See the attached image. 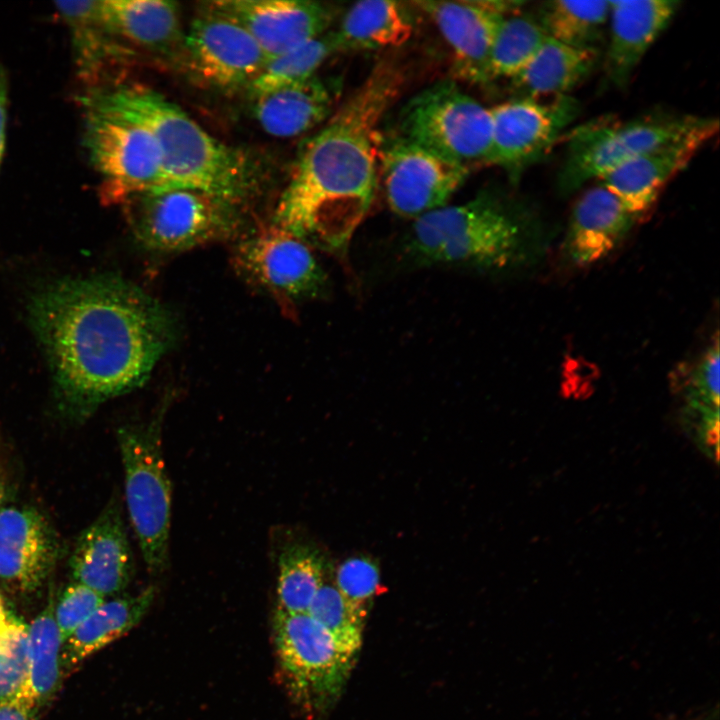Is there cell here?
<instances>
[{
  "label": "cell",
  "mask_w": 720,
  "mask_h": 720,
  "mask_svg": "<svg viewBox=\"0 0 720 720\" xmlns=\"http://www.w3.org/2000/svg\"><path fill=\"white\" fill-rule=\"evenodd\" d=\"M64 408L86 416L141 385L166 350V312L130 282L111 274L56 280L29 304Z\"/></svg>",
  "instance_id": "1"
},
{
  "label": "cell",
  "mask_w": 720,
  "mask_h": 720,
  "mask_svg": "<svg viewBox=\"0 0 720 720\" xmlns=\"http://www.w3.org/2000/svg\"><path fill=\"white\" fill-rule=\"evenodd\" d=\"M401 72L378 64L299 152L274 224L323 248H344L372 205L379 127L400 93Z\"/></svg>",
  "instance_id": "2"
},
{
  "label": "cell",
  "mask_w": 720,
  "mask_h": 720,
  "mask_svg": "<svg viewBox=\"0 0 720 720\" xmlns=\"http://www.w3.org/2000/svg\"><path fill=\"white\" fill-rule=\"evenodd\" d=\"M95 89L152 133L167 189H195L239 203L254 187L256 175L248 157L210 135L158 91L137 84Z\"/></svg>",
  "instance_id": "3"
},
{
  "label": "cell",
  "mask_w": 720,
  "mask_h": 720,
  "mask_svg": "<svg viewBox=\"0 0 720 720\" xmlns=\"http://www.w3.org/2000/svg\"><path fill=\"white\" fill-rule=\"evenodd\" d=\"M522 239L518 218L498 199L481 194L415 218L404 248L416 264L497 269L520 256Z\"/></svg>",
  "instance_id": "4"
},
{
  "label": "cell",
  "mask_w": 720,
  "mask_h": 720,
  "mask_svg": "<svg viewBox=\"0 0 720 720\" xmlns=\"http://www.w3.org/2000/svg\"><path fill=\"white\" fill-rule=\"evenodd\" d=\"M83 141L90 163L101 177L103 199L167 189L161 153L152 133L111 106L96 89L80 98Z\"/></svg>",
  "instance_id": "5"
},
{
  "label": "cell",
  "mask_w": 720,
  "mask_h": 720,
  "mask_svg": "<svg viewBox=\"0 0 720 720\" xmlns=\"http://www.w3.org/2000/svg\"><path fill=\"white\" fill-rule=\"evenodd\" d=\"M711 118L653 113L630 120L600 119L582 124L568 135L557 177L558 191L569 195L639 154L699 129Z\"/></svg>",
  "instance_id": "6"
},
{
  "label": "cell",
  "mask_w": 720,
  "mask_h": 720,
  "mask_svg": "<svg viewBox=\"0 0 720 720\" xmlns=\"http://www.w3.org/2000/svg\"><path fill=\"white\" fill-rule=\"evenodd\" d=\"M160 412L149 422L118 430L125 498L143 559L152 573L167 568L171 483L162 453Z\"/></svg>",
  "instance_id": "7"
},
{
  "label": "cell",
  "mask_w": 720,
  "mask_h": 720,
  "mask_svg": "<svg viewBox=\"0 0 720 720\" xmlns=\"http://www.w3.org/2000/svg\"><path fill=\"white\" fill-rule=\"evenodd\" d=\"M122 203L135 237L158 251H181L221 240L238 225L237 203L195 189L147 191Z\"/></svg>",
  "instance_id": "8"
},
{
  "label": "cell",
  "mask_w": 720,
  "mask_h": 720,
  "mask_svg": "<svg viewBox=\"0 0 720 720\" xmlns=\"http://www.w3.org/2000/svg\"><path fill=\"white\" fill-rule=\"evenodd\" d=\"M401 136L469 167L487 164L491 144L490 108L452 81L417 93L400 115Z\"/></svg>",
  "instance_id": "9"
},
{
  "label": "cell",
  "mask_w": 720,
  "mask_h": 720,
  "mask_svg": "<svg viewBox=\"0 0 720 720\" xmlns=\"http://www.w3.org/2000/svg\"><path fill=\"white\" fill-rule=\"evenodd\" d=\"M273 629L280 669L291 695L310 710L327 708L344 687L355 655L308 613L276 609Z\"/></svg>",
  "instance_id": "10"
},
{
  "label": "cell",
  "mask_w": 720,
  "mask_h": 720,
  "mask_svg": "<svg viewBox=\"0 0 720 720\" xmlns=\"http://www.w3.org/2000/svg\"><path fill=\"white\" fill-rule=\"evenodd\" d=\"M233 260L246 279L287 310L318 295L326 282L310 244L276 224L261 227L240 241Z\"/></svg>",
  "instance_id": "11"
},
{
  "label": "cell",
  "mask_w": 720,
  "mask_h": 720,
  "mask_svg": "<svg viewBox=\"0 0 720 720\" xmlns=\"http://www.w3.org/2000/svg\"><path fill=\"white\" fill-rule=\"evenodd\" d=\"M380 165L390 209L413 219L445 206L469 174L466 165L401 135L381 148Z\"/></svg>",
  "instance_id": "12"
},
{
  "label": "cell",
  "mask_w": 720,
  "mask_h": 720,
  "mask_svg": "<svg viewBox=\"0 0 720 720\" xmlns=\"http://www.w3.org/2000/svg\"><path fill=\"white\" fill-rule=\"evenodd\" d=\"M578 114L579 104L568 95L550 102L520 97L491 107L487 164L517 178L544 157Z\"/></svg>",
  "instance_id": "13"
},
{
  "label": "cell",
  "mask_w": 720,
  "mask_h": 720,
  "mask_svg": "<svg viewBox=\"0 0 720 720\" xmlns=\"http://www.w3.org/2000/svg\"><path fill=\"white\" fill-rule=\"evenodd\" d=\"M182 58L195 78L220 90L248 87L269 61L244 27L207 5L185 32Z\"/></svg>",
  "instance_id": "14"
},
{
  "label": "cell",
  "mask_w": 720,
  "mask_h": 720,
  "mask_svg": "<svg viewBox=\"0 0 720 720\" xmlns=\"http://www.w3.org/2000/svg\"><path fill=\"white\" fill-rule=\"evenodd\" d=\"M450 48L456 77L470 83L490 78L492 46L502 19L524 2L500 0L417 1Z\"/></svg>",
  "instance_id": "15"
},
{
  "label": "cell",
  "mask_w": 720,
  "mask_h": 720,
  "mask_svg": "<svg viewBox=\"0 0 720 720\" xmlns=\"http://www.w3.org/2000/svg\"><path fill=\"white\" fill-rule=\"evenodd\" d=\"M60 544L46 516L34 506L0 505V584L31 594L48 579Z\"/></svg>",
  "instance_id": "16"
},
{
  "label": "cell",
  "mask_w": 720,
  "mask_h": 720,
  "mask_svg": "<svg viewBox=\"0 0 720 720\" xmlns=\"http://www.w3.org/2000/svg\"><path fill=\"white\" fill-rule=\"evenodd\" d=\"M206 5L235 20L269 60L324 34L329 8L305 0H220Z\"/></svg>",
  "instance_id": "17"
},
{
  "label": "cell",
  "mask_w": 720,
  "mask_h": 720,
  "mask_svg": "<svg viewBox=\"0 0 720 720\" xmlns=\"http://www.w3.org/2000/svg\"><path fill=\"white\" fill-rule=\"evenodd\" d=\"M718 127V120L711 118L699 129L621 164L600 178V183L638 219L654 207L665 185L714 137Z\"/></svg>",
  "instance_id": "18"
},
{
  "label": "cell",
  "mask_w": 720,
  "mask_h": 720,
  "mask_svg": "<svg viewBox=\"0 0 720 720\" xmlns=\"http://www.w3.org/2000/svg\"><path fill=\"white\" fill-rule=\"evenodd\" d=\"M74 582L104 598L126 588L133 560L121 506L112 498L79 535L70 558Z\"/></svg>",
  "instance_id": "19"
},
{
  "label": "cell",
  "mask_w": 720,
  "mask_h": 720,
  "mask_svg": "<svg viewBox=\"0 0 720 720\" xmlns=\"http://www.w3.org/2000/svg\"><path fill=\"white\" fill-rule=\"evenodd\" d=\"M679 1H609L604 72L608 84L625 88L640 61L676 14Z\"/></svg>",
  "instance_id": "20"
},
{
  "label": "cell",
  "mask_w": 720,
  "mask_h": 720,
  "mask_svg": "<svg viewBox=\"0 0 720 720\" xmlns=\"http://www.w3.org/2000/svg\"><path fill=\"white\" fill-rule=\"evenodd\" d=\"M637 218L603 184L587 189L576 201L569 220L566 247L578 265L606 257Z\"/></svg>",
  "instance_id": "21"
},
{
  "label": "cell",
  "mask_w": 720,
  "mask_h": 720,
  "mask_svg": "<svg viewBox=\"0 0 720 720\" xmlns=\"http://www.w3.org/2000/svg\"><path fill=\"white\" fill-rule=\"evenodd\" d=\"M101 15L115 35L163 56H182L185 32L177 3L162 0L100 1Z\"/></svg>",
  "instance_id": "22"
},
{
  "label": "cell",
  "mask_w": 720,
  "mask_h": 720,
  "mask_svg": "<svg viewBox=\"0 0 720 720\" xmlns=\"http://www.w3.org/2000/svg\"><path fill=\"white\" fill-rule=\"evenodd\" d=\"M335 90L318 76L253 98V114L269 135H302L331 116Z\"/></svg>",
  "instance_id": "23"
},
{
  "label": "cell",
  "mask_w": 720,
  "mask_h": 720,
  "mask_svg": "<svg viewBox=\"0 0 720 720\" xmlns=\"http://www.w3.org/2000/svg\"><path fill=\"white\" fill-rule=\"evenodd\" d=\"M414 29L413 12L407 4L365 0L347 10L334 33L339 50H376L403 45Z\"/></svg>",
  "instance_id": "24"
},
{
  "label": "cell",
  "mask_w": 720,
  "mask_h": 720,
  "mask_svg": "<svg viewBox=\"0 0 720 720\" xmlns=\"http://www.w3.org/2000/svg\"><path fill=\"white\" fill-rule=\"evenodd\" d=\"M55 6L69 29L78 77L90 89L101 87L110 63L121 52L103 21L100 1H60Z\"/></svg>",
  "instance_id": "25"
},
{
  "label": "cell",
  "mask_w": 720,
  "mask_h": 720,
  "mask_svg": "<svg viewBox=\"0 0 720 720\" xmlns=\"http://www.w3.org/2000/svg\"><path fill=\"white\" fill-rule=\"evenodd\" d=\"M155 588L104 601L63 643V672L131 630L149 610Z\"/></svg>",
  "instance_id": "26"
},
{
  "label": "cell",
  "mask_w": 720,
  "mask_h": 720,
  "mask_svg": "<svg viewBox=\"0 0 720 720\" xmlns=\"http://www.w3.org/2000/svg\"><path fill=\"white\" fill-rule=\"evenodd\" d=\"M599 51L579 49L546 37L531 62L512 79L521 97L563 96L594 70Z\"/></svg>",
  "instance_id": "27"
},
{
  "label": "cell",
  "mask_w": 720,
  "mask_h": 720,
  "mask_svg": "<svg viewBox=\"0 0 720 720\" xmlns=\"http://www.w3.org/2000/svg\"><path fill=\"white\" fill-rule=\"evenodd\" d=\"M54 603L51 594L45 608L28 626V674L20 693L39 709L56 693L64 675L63 641L54 617Z\"/></svg>",
  "instance_id": "28"
},
{
  "label": "cell",
  "mask_w": 720,
  "mask_h": 720,
  "mask_svg": "<svg viewBox=\"0 0 720 720\" xmlns=\"http://www.w3.org/2000/svg\"><path fill=\"white\" fill-rule=\"evenodd\" d=\"M609 1L550 0L534 16L546 36L568 46L598 51L608 24Z\"/></svg>",
  "instance_id": "29"
},
{
  "label": "cell",
  "mask_w": 720,
  "mask_h": 720,
  "mask_svg": "<svg viewBox=\"0 0 720 720\" xmlns=\"http://www.w3.org/2000/svg\"><path fill=\"white\" fill-rule=\"evenodd\" d=\"M277 610L307 613L323 585L325 561L320 551L309 544L292 543L278 556Z\"/></svg>",
  "instance_id": "30"
},
{
  "label": "cell",
  "mask_w": 720,
  "mask_h": 720,
  "mask_svg": "<svg viewBox=\"0 0 720 720\" xmlns=\"http://www.w3.org/2000/svg\"><path fill=\"white\" fill-rule=\"evenodd\" d=\"M338 50L335 33L331 32L270 59L247 87L250 96L255 98L315 76L325 60Z\"/></svg>",
  "instance_id": "31"
},
{
  "label": "cell",
  "mask_w": 720,
  "mask_h": 720,
  "mask_svg": "<svg viewBox=\"0 0 720 720\" xmlns=\"http://www.w3.org/2000/svg\"><path fill=\"white\" fill-rule=\"evenodd\" d=\"M534 16L506 15L498 28L490 56V78H515L534 58L546 39Z\"/></svg>",
  "instance_id": "32"
},
{
  "label": "cell",
  "mask_w": 720,
  "mask_h": 720,
  "mask_svg": "<svg viewBox=\"0 0 720 720\" xmlns=\"http://www.w3.org/2000/svg\"><path fill=\"white\" fill-rule=\"evenodd\" d=\"M347 652L356 656L361 644L367 608L348 600L335 585L324 582L307 612Z\"/></svg>",
  "instance_id": "33"
},
{
  "label": "cell",
  "mask_w": 720,
  "mask_h": 720,
  "mask_svg": "<svg viewBox=\"0 0 720 720\" xmlns=\"http://www.w3.org/2000/svg\"><path fill=\"white\" fill-rule=\"evenodd\" d=\"M719 341L705 351L698 362L685 367L682 384L686 390V400L693 413L701 421L719 417Z\"/></svg>",
  "instance_id": "34"
},
{
  "label": "cell",
  "mask_w": 720,
  "mask_h": 720,
  "mask_svg": "<svg viewBox=\"0 0 720 720\" xmlns=\"http://www.w3.org/2000/svg\"><path fill=\"white\" fill-rule=\"evenodd\" d=\"M28 674V626L11 619L0 632V702L18 695Z\"/></svg>",
  "instance_id": "35"
},
{
  "label": "cell",
  "mask_w": 720,
  "mask_h": 720,
  "mask_svg": "<svg viewBox=\"0 0 720 720\" xmlns=\"http://www.w3.org/2000/svg\"><path fill=\"white\" fill-rule=\"evenodd\" d=\"M335 583L348 600L367 608L381 587L379 568L367 557L347 559L337 568Z\"/></svg>",
  "instance_id": "36"
},
{
  "label": "cell",
  "mask_w": 720,
  "mask_h": 720,
  "mask_svg": "<svg viewBox=\"0 0 720 720\" xmlns=\"http://www.w3.org/2000/svg\"><path fill=\"white\" fill-rule=\"evenodd\" d=\"M105 601V598L74 582L66 586L54 603V617L64 641Z\"/></svg>",
  "instance_id": "37"
},
{
  "label": "cell",
  "mask_w": 720,
  "mask_h": 720,
  "mask_svg": "<svg viewBox=\"0 0 720 720\" xmlns=\"http://www.w3.org/2000/svg\"><path fill=\"white\" fill-rule=\"evenodd\" d=\"M39 708L25 695L0 702V720H36Z\"/></svg>",
  "instance_id": "38"
},
{
  "label": "cell",
  "mask_w": 720,
  "mask_h": 720,
  "mask_svg": "<svg viewBox=\"0 0 720 720\" xmlns=\"http://www.w3.org/2000/svg\"><path fill=\"white\" fill-rule=\"evenodd\" d=\"M7 123V83L3 70L0 68V166L5 150Z\"/></svg>",
  "instance_id": "39"
},
{
  "label": "cell",
  "mask_w": 720,
  "mask_h": 720,
  "mask_svg": "<svg viewBox=\"0 0 720 720\" xmlns=\"http://www.w3.org/2000/svg\"><path fill=\"white\" fill-rule=\"evenodd\" d=\"M10 620H11V618L8 617V613L5 610L3 602L0 598V632L8 625Z\"/></svg>",
  "instance_id": "40"
},
{
  "label": "cell",
  "mask_w": 720,
  "mask_h": 720,
  "mask_svg": "<svg viewBox=\"0 0 720 720\" xmlns=\"http://www.w3.org/2000/svg\"><path fill=\"white\" fill-rule=\"evenodd\" d=\"M707 719H708V718H705L704 715H701V716H698V717L685 718V719H679V718H676V717H674V716H670V717H668V718H665L664 720H707Z\"/></svg>",
  "instance_id": "41"
},
{
  "label": "cell",
  "mask_w": 720,
  "mask_h": 720,
  "mask_svg": "<svg viewBox=\"0 0 720 720\" xmlns=\"http://www.w3.org/2000/svg\"><path fill=\"white\" fill-rule=\"evenodd\" d=\"M2 498H3V493L0 494V504H1Z\"/></svg>",
  "instance_id": "42"
},
{
  "label": "cell",
  "mask_w": 720,
  "mask_h": 720,
  "mask_svg": "<svg viewBox=\"0 0 720 720\" xmlns=\"http://www.w3.org/2000/svg\"><path fill=\"white\" fill-rule=\"evenodd\" d=\"M2 493H3V490H2V488L0 487V494H2Z\"/></svg>",
  "instance_id": "43"
}]
</instances>
